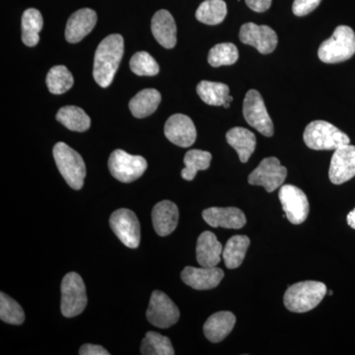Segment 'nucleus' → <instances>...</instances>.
I'll return each instance as SVG.
<instances>
[{"label":"nucleus","instance_id":"nucleus-1","mask_svg":"<svg viewBox=\"0 0 355 355\" xmlns=\"http://www.w3.org/2000/svg\"><path fill=\"white\" fill-rule=\"evenodd\" d=\"M123 55V38L119 34H112L103 40L94 58L93 77L96 83L107 88L113 83L116 70Z\"/></svg>","mask_w":355,"mask_h":355},{"label":"nucleus","instance_id":"nucleus-2","mask_svg":"<svg viewBox=\"0 0 355 355\" xmlns=\"http://www.w3.org/2000/svg\"><path fill=\"white\" fill-rule=\"evenodd\" d=\"M327 294L323 282H301L289 286L284 294L286 309L294 313H305L316 308Z\"/></svg>","mask_w":355,"mask_h":355},{"label":"nucleus","instance_id":"nucleus-3","mask_svg":"<svg viewBox=\"0 0 355 355\" xmlns=\"http://www.w3.org/2000/svg\"><path fill=\"white\" fill-rule=\"evenodd\" d=\"M53 158L58 171L73 190L83 189L86 177V166L80 154L64 142H58L53 147Z\"/></svg>","mask_w":355,"mask_h":355},{"label":"nucleus","instance_id":"nucleus-4","mask_svg":"<svg viewBox=\"0 0 355 355\" xmlns=\"http://www.w3.org/2000/svg\"><path fill=\"white\" fill-rule=\"evenodd\" d=\"M303 139L313 150H336L350 142L347 135L324 121L310 123L305 128Z\"/></svg>","mask_w":355,"mask_h":355},{"label":"nucleus","instance_id":"nucleus-5","mask_svg":"<svg viewBox=\"0 0 355 355\" xmlns=\"http://www.w3.org/2000/svg\"><path fill=\"white\" fill-rule=\"evenodd\" d=\"M355 53V34L349 26H338L330 39L320 46L318 55L324 64H338Z\"/></svg>","mask_w":355,"mask_h":355},{"label":"nucleus","instance_id":"nucleus-6","mask_svg":"<svg viewBox=\"0 0 355 355\" xmlns=\"http://www.w3.org/2000/svg\"><path fill=\"white\" fill-rule=\"evenodd\" d=\"M62 315L67 318L78 316L87 306L86 287L83 277L76 272L65 275L62 282Z\"/></svg>","mask_w":355,"mask_h":355},{"label":"nucleus","instance_id":"nucleus-7","mask_svg":"<svg viewBox=\"0 0 355 355\" xmlns=\"http://www.w3.org/2000/svg\"><path fill=\"white\" fill-rule=\"evenodd\" d=\"M108 166L112 176L125 184L139 179L147 169L146 158L139 155H130L121 149H116L111 154Z\"/></svg>","mask_w":355,"mask_h":355},{"label":"nucleus","instance_id":"nucleus-8","mask_svg":"<svg viewBox=\"0 0 355 355\" xmlns=\"http://www.w3.org/2000/svg\"><path fill=\"white\" fill-rule=\"evenodd\" d=\"M243 114L251 127L256 128L265 137H272L275 132L272 121L266 111L263 97L258 91L254 89L248 91L243 103Z\"/></svg>","mask_w":355,"mask_h":355},{"label":"nucleus","instance_id":"nucleus-9","mask_svg":"<svg viewBox=\"0 0 355 355\" xmlns=\"http://www.w3.org/2000/svg\"><path fill=\"white\" fill-rule=\"evenodd\" d=\"M146 318L149 323L160 329L174 326L179 321L180 311L164 292L155 291L151 295Z\"/></svg>","mask_w":355,"mask_h":355},{"label":"nucleus","instance_id":"nucleus-10","mask_svg":"<svg viewBox=\"0 0 355 355\" xmlns=\"http://www.w3.org/2000/svg\"><path fill=\"white\" fill-rule=\"evenodd\" d=\"M287 169L275 157L263 159L260 165L250 174L248 182L253 186H261L268 193L280 188L286 181Z\"/></svg>","mask_w":355,"mask_h":355},{"label":"nucleus","instance_id":"nucleus-11","mask_svg":"<svg viewBox=\"0 0 355 355\" xmlns=\"http://www.w3.org/2000/svg\"><path fill=\"white\" fill-rule=\"evenodd\" d=\"M110 226L125 246L130 249H137L139 246L140 224L132 210H116L110 217Z\"/></svg>","mask_w":355,"mask_h":355},{"label":"nucleus","instance_id":"nucleus-12","mask_svg":"<svg viewBox=\"0 0 355 355\" xmlns=\"http://www.w3.org/2000/svg\"><path fill=\"white\" fill-rule=\"evenodd\" d=\"M279 198L291 223L298 225L307 219L310 207L304 191L293 184H284L280 188Z\"/></svg>","mask_w":355,"mask_h":355},{"label":"nucleus","instance_id":"nucleus-13","mask_svg":"<svg viewBox=\"0 0 355 355\" xmlns=\"http://www.w3.org/2000/svg\"><path fill=\"white\" fill-rule=\"evenodd\" d=\"M240 40L243 44L254 46L263 55H268L277 46V35L268 26H259L254 23H246L240 30Z\"/></svg>","mask_w":355,"mask_h":355},{"label":"nucleus","instance_id":"nucleus-14","mask_svg":"<svg viewBox=\"0 0 355 355\" xmlns=\"http://www.w3.org/2000/svg\"><path fill=\"white\" fill-rule=\"evenodd\" d=\"M166 137L180 147H190L197 139V130L191 118L186 114H173L165 123Z\"/></svg>","mask_w":355,"mask_h":355},{"label":"nucleus","instance_id":"nucleus-15","mask_svg":"<svg viewBox=\"0 0 355 355\" xmlns=\"http://www.w3.org/2000/svg\"><path fill=\"white\" fill-rule=\"evenodd\" d=\"M355 176V146L347 144L336 149L331 157L329 178L335 184H342Z\"/></svg>","mask_w":355,"mask_h":355},{"label":"nucleus","instance_id":"nucleus-16","mask_svg":"<svg viewBox=\"0 0 355 355\" xmlns=\"http://www.w3.org/2000/svg\"><path fill=\"white\" fill-rule=\"evenodd\" d=\"M224 272L221 268H193L186 266L181 273V279L187 286H191L196 291H209L216 288L223 279Z\"/></svg>","mask_w":355,"mask_h":355},{"label":"nucleus","instance_id":"nucleus-17","mask_svg":"<svg viewBox=\"0 0 355 355\" xmlns=\"http://www.w3.org/2000/svg\"><path fill=\"white\" fill-rule=\"evenodd\" d=\"M97 14L90 8H83L70 16L65 28V39L70 44L79 43L94 29Z\"/></svg>","mask_w":355,"mask_h":355},{"label":"nucleus","instance_id":"nucleus-18","mask_svg":"<svg viewBox=\"0 0 355 355\" xmlns=\"http://www.w3.org/2000/svg\"><path fill=\"white\" fill-rule=\"evenodd\" d=\"M202 218L214 228L241 229L247 222L244 212L237 207H210L203 210Z\"/></svg>","mask_w":355,"mask_h":355},{"label":"nucleus","instance_id":"nucleus-19","mask_svg":"<svg viewBox=\"0 0 355 355\" xmlns=\"http://www.w3.org/2000/svg\"><path fill=\"white\" fill-rule=\"evenodd\" d=\"M151 30L154 38L163 48H174L177 44V26L169 11L162 9L154 14L151 21Z\"/></svg>","mask_w":355,"mask_h":355},{"label":"nucleus","instance_id":"nucleus-20","mask_svg":"<svg viewBox=\"0 0 355 355\" xmlns=\"http://www.w3.org/2000/svg\"><path fill=\"white\" fill-rule=\"evenodd\" d=\"M154 230L159 236H168L174 232L179 222V209L174 202L162 200L153 209Z\"/></svg>","mask_w":355,"mask_h":355},{"label":"nucleus","instance_id":"nucleus-21","mask_svg":"<svg viewBox=\"0 0 355 355\" xmlns=\"http://www.w3.org/2000/svg\"><path fill=\"white\" fill-rule=\"evenodd\" d=\"M196 251H197V261L200 266L214 268L220 263L223 247L214 233L205 231L198 237Z\"/></svg>","mask_w":355,"mask_h":355},{"label":"nucleus","instance_id":"nucleus-22","mask_svg":"<svg viewBox=\"0 0 355 355\" xmlns=\"http://www.w3.org/2000/svg\"><path fill=\"white\" fill-rule=\"evenodd\" d=\"M236 317L228 311H221L211 315L203 326V333L209 342L220 343L232 331Z\"/></svg>","mask_w":355,"mask_h":355},{"label":"nucleus","instance_id":"nucleus-23","mask_svg":"<svg viewBox=\"0 0 355 355\" xmlns=\"http://www.w3.org/2000/svg\"><path fill=\"white\" fill-rule=\"evenodd\" d=\"M226 140L229 146L237 151L240 161L248 162L256 149V135L244 128H233L226 133Z\"/></svg>","mask_w":355,"mask_h":355},{"label":"nucleus","instance_id":"nucleus-24","mask_svg":"<svg viewBox=\"0 0 355 355\" xmlns=\"http://www.w3.org/2000/svg\"><path fill=\"white\" fill-rule=\"evenodd\" d=\"M197 92L205 104L210 106H223L228 109L233 98L229 95V87L226 84L203 80L198 83Z\"/></svg>","mask_w":355,"mask_h":355},{"label":"nucleus","instance_id":"nucleus-25","mask_svg":"<svg viewBox=\"0 0 355 355\" xmlns=\"http://www.w3.org/2000/svg\"><path fill=\"white\" fill-rule=\"evenodd\" d=\"M161 102V94L156 89H144L137 93L130 101V112L137 119L146 118L157 110Z\"/></svg>","mask_w":355,"mask_h":355},{"label":"nucleus","instance_id":"nucleus-26","mask_svg":"<svg viewBox=\"0 0 355 355\" xmlns=\"http://www.w3.org/2000/svg\"><path fill=\"white\" fill-rule=\"evenodd\" d=\"M250 244L251 241L246 235L233 236L228 240L223 248L222 258L229 270H234L242 265Z\"/></svg>","mask_w":355,"mask_h":355},{"label":"nucleus","instance_id":"nucleus-27","mask_svg":"<svg viewBox=\"0 0 355 355\" xmlns=\"http://www.w3.org/2000/svg\"><path fill=\"white\" fill-rule=\"evenodd\" d=\"M57 120L72 132H86L91 125V119L88 114L76 106L62 107L58 112Z\"/></svg>","mask_w":355,"mask_h":355},{"label":"nucleus","instance_id":"nucleus-28","mask_svg":"<svg viewBox=\"0 0 355 355\" xmlns=\"http://www.w3.org/2000/svg\"><path fill=\"white\" fill-rule=\"evenodd\" d=\"M22 41L28 46H35L40 41L39 33L44 26L43 16L37 9L29 8L22 15Z\"/></svg>","mask_w":355,"mask_h":355},{"label":"nucleus","instance_id":"nucleus-29","mask_svg":"<svg viewBox=\"0 0 355 355\" xmlns=\"http://www.w3.org/2000/svg\"><path fill=\"white\" fill-rule=\"evenodd\" d=\"M211 158V154L207 151L200 150V149L188 151L184 158L186 167L182 170V178L186 181H193L198 171L209 169Z\"/></svg>","mask_w":355,"mask_h":355},{"label":"nucleus","instance_id":"nucleus-30","mask_svg":"<svg viewBox=\"0 0 355 355\" xmlns=\"http://www.w3.org/2000/svg\"><path fill=\"white\" fill-rule=\"evenodd\" d=\"M227 15V6L224 0H205L198 6L196 18L207 25L220 24Z\"/></svg>","mask_w":355,"mask_h":355},{"label":"nucleus","instance_id":"nucleus-31","mask_svg":"<svg viewBox=\"0 0 355 355\" xmlns=\"http://www.w3.org/2000/svg\"><path fill=\"white\" fill-rule=\"evenodd\" d=\"M46 83L51 94L62 95L73 86L74 79L64 65H57L49 71Z\"/></svg>","mask_w":355,"mask_h":355},{"label":"nucleus","instance_id":"nucleus-32","mask_svg":"<svg viewBox=\"0 0 355 355\" xmlns=\"http://www.w3.org/2000/svg\"><path fill=\"white\" fill-rule=\"evenodd\" d=\"M140 352L144 355H173L175 354L171 340L167 336L156 331H148L140 345Z\"/></svg>","mask_w":355,"mask_h":355},{"label":"nucleus","instance_id":"nucleus-33","mask_svg":"<svg viewBox=\"0 0 355 355\" xmlns=\"http://www.w3.org/2000/svg\"><path fill=\"white\" fill-rule=\"evenodd\" d=\"M0 319L4 323L19 326L25 321V313L14 299L4 292L0 293Z\"/></svg>","mask_w":355,"mask_h":355},{"label":"nucleus","instance_id":"nucleus-34","mask_svg":"<svg viewBox=\"0 0 355 355\" xmlns=\"http://www.w3.org/2000/svg\"><path fill=\"white\" fill-rule=\"evenodd\" d=\"M238 58L239 53L234 44H218L209 51V64L214 67L231 65L237 62Z\"/></svg>","mask_w":355,"mask_h":355},{"label":"nucleus","instance_id":"nucleus-35","mask_svg":"<svg viewBox=\"0 0 355 355\" xmlns=\"http://www.w3.org/2000/svg\"><path fill=\"white\" fill-rule=\"evenodd\" d=\"M130 69L139 76H154L158 74L157 62L146 51H139L132 55L130 62Z\"/></svg>","mask_w":355,"mask_h":355},{"label":"nucleus","instance_id":"nucleus-36","mask_svg":"<svg viewBox=\"0 0 355 355\" xmlns=\"http://www.w3.org/2000/svg\"><path fill=\"white\" fill-rule=\"evenodd\" d=\"M322 0H294L292 11L296 16H305L312 12L321 3Z\"/></svg>","mask_w":355,"mask_h":355},{"label":"nucleus","instance_id":"nucleus-37","mask_svg":"<svg viewBox=\"0 0 355 355\" xmlns=\"http://www.w3.org/2000/svg\"><path fill=\"white\" fill-rule=\"evenodd\" d=\"M79 354L80 355H109L110 352L108 350L105 349L101 345H83V347L79 349Z\"/></svg>","mask_w":355,"mask_h":355},{"label":"nucleus","instance_id":"nucleus-38","mask_svg":"<svg viewBox=\"0 0 355 355\" xmlns=\"http://www.w3.org/2000/svg\"><path fill=\"white\" fill-rule=\"evenodd\" d=\"M250 9L256 12H265L272 6V0H245Z\"/></svg>","mask_w":355,"mask_h":355},{"label":"nucleus","instance_id":"nucleus-39","mask_svg":"<svg viewBox=\"0 0 355 355\" xmlns=\"http://www.w3.org/2000/svg\"><path fill=\"white\" fill-rule=\"evenodd\" d=\"M347 223L350 227L355 229V209H352V211L347 214Z\"/></svg>","mask_w":355,"mask_h":355}]
</instances>
